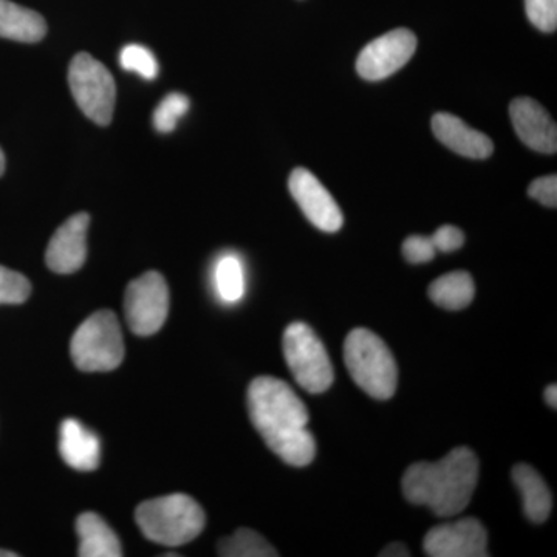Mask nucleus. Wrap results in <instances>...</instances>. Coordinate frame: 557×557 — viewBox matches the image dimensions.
I'll use <instances>...</instances> for the list:
<instances>
[{
  "label": "nucleus",
  "mask_w": 557,
  "mask_h": 557,
  "mask_svg": "<svg viewBox=\"0 0 557 557\" xmlns=\"http://www.w3.org/2000/svg\"><path fill=\"white\" fill-rule=\"evenodd\" d=\"M251 423L265 445L292 467H309L317 440L307 429L309 410L285 381L259 376L248 387Z\"/></svg>",
  "instance_id": "1"
},
{
  "label": "nucleus",
  "mask_w": 557,
  "mask_h": 557,
  "mask_svg": "<svg viewBox=\"0 0 557 557\" xmlns=\"http://www.w3.org/2000/svg\"><path fill=\"white\" fill-rule=\"evenodd\" d=\"M478 482L479 458L474 450L461 446L435 463L410 465L403 475V494L410 504L450 518L468 508Z\"/></svg>",
  "instance_id": "2"
},
{
  "label": "nucleus",
  "mask_w": 557,
  "mask_h": 557,
  "mask_svg": "<svg viewBox=\"0 0 557 557\" xmlns=\"http://www.w3.org/2000/svg\"><path fill=\"white\" fill-rule=\"evenodd\" d=\"M143 536L164 547H180L200 536L207 518L203 508L188 494L143 502L135 511Z\"/></svg>",
  "instance_id": "3"
},
{
  "label": "nucleus",
  "mask_w": 557,
  "mask_h": 557,
  "mask_svg": "<svg viewBox=\"0 0 557 557\" xmlns=\"http://www.w3.org/2000/svg\"><path fill=\"white\" fill-rule=\"evenodd\" d=\"M344 361L351 380L370 397L386 401L394 397L398 368L391 348L369 329H354L344 343Z\"/></svg>",
  "instance_id": "4"
},
{
  "label": "nucleus",
  "mask_w": 557,
  "mask_h": 557,
  "mask_svg": "<svg viewBox=\"0 0 557 557\" xmlns=\"http://www.w3.org/2000/svg\"><path fill=\"white\" fill-rule=\"evenodd\" d=\"M70 355L83 372H110L124 359V339L119 318L109 310L97 311L76 329Z\"/></svg>",
  "instance_id": "5"
},
{
  "label": "nucleus",
  "mask_w": 557,
  "mask_h": 557,
  "mask_svg": "<svg viewBox=\"0 0 557 557\" xmlns=\"http://www.w3.org/2000/svg\"><path fill=\"white\" fill-rule=\"evenodd\" d=\"M284 357L296 383L309 394H322L335 381L324 344L310 325L293 322L284 333Z\"/></svg>",
  "instance_id": "6"
},
{
  "label": "nucleus",
  "mask_w": 557,
  "mask_h": 557,
  "mask_svg": "<svg viewBox=\"0 0 557 557\" xmlns=\"http://www.w3.org/2000/svg\"><path fill=\"white\" fill-rule=\"evenodd\" d=\"M69 86L84 115L98 126H109L116 101V84L109 69L81 51L70 62Z\"/></svg>",
  "instance_id": "7"
},
{
  "label": "nucleus",
  "mask_w": 557,
  "mask_h": 557,
  "mask_svg": "<svg viewBox=\"0 0 557 557\" xmlns=\"http://www.w3.org/2000/svg\"><path fill=\"white\" fill-rule=\"evenodd\" d=\"M124 313L132 332L152 336L166 322L170 313V288L157 271H148L127 285Z\"/></svg>",
  "instance_id": "8"
},
{
  "label": "nucleus",
  "mask_w": 557,
  "mask_h": 557,
  "mask_svg": "<svg viewBox=\"0 0 557 557\" xmlns=\"http://www.w3.org/2000/svg\"><path fill=\"white\" fill-rule=\"evenodd\" d=\"M417 44V36L408 28H397L373 39L359 53L358 75L366 81L388 78L408 64Z\"/></svg>",
  "instance_id": "9"
},
{
  "label": "nucleus",
  "mask_w": 557,
  "mask_h": 557,
  "mask_svg": "<svg viewBox=\"0 0 557 557\" xmlns=\"http://www.w3.org/2000/svg\"><path fill=\"white\" fill-rule=\"evenodd\" d=\"M423 549L431 557H486L487 533L480 520L467 518L428 531Z\"/></svg>",
  "instance_id": "10"
},
{
  "label": "nucleus",
  "mask_w": 557,
  "mask_h": 557,
  "mask_svg": "<svg viewBox=\"0 0 557 557\" xmlns=\"http://www.w3.org/2000/svg\"><path fill=\"white\" fill-rule=\"evenodd\" d=\"M289 194L302 209L304 215L324 233L343 228V211L329 189L310 171L298 168L288 180Z\"/></svg>",
  "instance_id": "11"
},
{
  "label": "nucleus",
  "mask_w": 557,
  "mask_h": 557,
  "mask_svg": "<svg viewBox=\"0 0 557 557\" xmlns=\"http://www.w3.org/2000/svg\"><path fill=\"white\" fill-rule=\"evenodd\" d=\"M90 218L86 212L72 215L62 223L47 247V267L57 274H72L83 269L87 259V230Z\"/></svg>",
  "instance_id": "12"
},
{
  "label": "nucleus",
  "mask_w": 557,
  "mask_h": 557,
  "mask_svg": "<svg viewBox=\"0 0 557 557\" xmlns=\"http://www.w3.org/2000/svg\"><path fill=\"white\" fill-rule=\"evenodd\" d=\"M516 134L528 146L541 153L557 150V127L547 110L531 98H518L509 106Z\"/></svg>",
  "instance_id": "13"
},
{
  "label": "nucleus",
  "mask_w": 557,
  "mask_h": 557,
  "mask_svg": "<svg viewBox=\"0 0 557 557\" xmlns=\"http://www.w3.org/2000/svg\"><path fill=\"white\" fill-rule=\"evenodd\" d=\"M432 131L440 143L467 159L485 160L494 152V145L487 135L472 129L465 121L450 113H435Z\"/></svg>",
  "instance_id": "14"
},
{
  "label": "nucleus",
  "mask_w": 557,
  "mask_h": 557,
  "mask_svg": "<svg viewBox=\"0 0 557 557\" xmlns=\"http://www.w3.org/2000/svg\"><path fill=\"white\" fill-rule=\"evenodd\" d=\"M62 460L76 471L89 472L100 467L101 442L89 428L75 418L62 421L60 429Z\"/></svg>",
  "instance_id": "15"
},
{
  "label": "nucleus",
  "mask_w": 557,
  "mask_h": 557,
  "mask_svg": "<svg viewBox=\"0 0 557 557\" xmlns=\"http://www.w3.org/2000/svg\"><path fill=\"white\" fill-rule=\"evenodd\" d=\"M512 482L522 496L523 512L533 523H544L553 508L552 491L536 469L519 463L512 468Z\"/></svg>",
  "instance_id": "16"
},
{
  "label": "nucleus",
  "mask_w": 557,
  "mask_h": 557,
  "mask_svg": "<svg viewBox=\"0 0 557 557\" xmlns=\"http://www.w3.org/2000/svg\"><path fill=\"white\" fill-rule=\"evenodd\" d=\"M46 35L47 22L39 13L11 0H0V38L35 44Z\"/></svg>",
  "instance_id": "17"
},
{
  "label": "nucleus",
  "mask_w": 557,
  "mask_h": 557,
  "mask_svg": "<svg viewBox=\"0 0 557 557\" xmlns=\"http://www.w3.org/2000/svg\"><path fill=\"white\" fill-rule=\"evenodd\" d=\"M76 533L79 536L81 557L123 556L119 536L97 512L81 515L76 520Z\"/></svg>",
  "instance_id": "18"
},
{
  "label": "nucleus",
  "mask_w": 557,
  "mask_h": 557,
  "mask_svg": "<svg viewBox=\"0 0 557 557\" xmlns=\"http://www.w3.org/2000/svg\"><path fill=\"white\" fill-rule=\"evenodd\" d=\"M429 298L442 309L458 311L467 309L474 300V278L467 271H454L435 278L428 289Z\"/></svg>",
  "instance_id": "19"
},
{
  "label": "nucleus",
  "mask_w": 557,
  "mask_h": 557,
  "mask_svg": "<svg viewBox=\"0 0 557 557\" xmlns=\"http://www.w3.org/2000/svg\"><path fill=\"white\" fill-rule=\"evenodd\" d=\"M215 292L225 304L239 302L245 295V273L240 259L225 255L219 259L214 270Z\"/></svg>",
  "instance_id": "20"
},
{
  "label": "nucleus",
  "mask_w": 557,
  "mask_h": 557,
  "mask_svg": "<svg viewBox=\"0 0 557 557\" xmlns=\"http://www.w3.org/2000/svg\"><path fill=\"white\" fill-rule=\"evenodd\" d=\"M218 552L223 557H274L278 553L265 537L249 528H239L233 536L222 539Z\"/></svg>",
  "instance_id": "21"
},
{
  "label": "nucleus",
  "mask_w": 557,
  "mask_h": 557,
  "mask_svg": "<svg viewBox=\"0 0 557 557\" xmlns=\"http://www.w3.org/2000/svg\"><path fill=\"white\" fill-rule=\"evenodd\" d=\"M189 110L188 97H185L178 91L168 95L163 101L160 102L159 108L156 109L152 116L153 127L160 134H170L177 127L178 120Z\"/></svg>",
  "instance_id": "22"
},
{
  "label": "nucleus",
  "mask_w": 557,
  "mask_h": 557,
  "mask_svg": "<svg viewBox=\"0 0 557 557\" xmlns=\"http://www.w3.org/2000/svg\"><path fill=\"white\" fill-rule=\"evenodd\" d=\"M120 64L127 72L138 73L145 79H156L159 75V62L152 51L138 44H131L121 50Z\"/></svg>",
  "instance_id": "23"
},
{
  "label": "nucleus",
  "mask_w": 557,
  "mask_h": 557,
  "mask_svg": "<svg viewBox=\"0 0 557 557\" xmlns=\"http://www.w3.org/2000/svg\"><path fill=\"white\" fill-rule=\"evenodd\" d=\"M32 284L24 274L0 265V306H17L30 298Z\"/></svg>",
  "instance_id": "24"
},
{
  "label": "nucleus",
  "mask_w": 557,
  "mask_h": 557,
  "mask_svg": "<svg viewBox=\"0 0 557 557\" xmlns=\"http://www.w3.org/2000/svg\"><path fill=\"white\" fill-rule=\"evenodd\" d=\"M528 20L544 33H555L557 28V0H525Z\"/></svg>",
  "instance_id": "25"
},
{
  "label": "nucleus",
  "mask_w": 557,
  "mask_h": 557,
  "mask_svg": "<svg viewBox=\"0 0 557 557\" xmlns=\"http://www.w3.org/2000/svg\"><path fill=\"white\" fill-rule=\"evenodd\" d=\"M403 256L409 263H428L437 255L431 237L410 236L403 244Z\"/></svg>",
  "instance_id": "26"
},
{
  "label": "nucleus",
  "mask_w": 557,
  "mask_h": 557,
  "mask_svg": "<svg viewBox=\"0 0 557 557\" xmlns=\"http://www.w3.org/2000/svg\"><path fill=\"white\" fill-rule=\"evenodd\" d=\"M528 196L537 200L539 203L547 208L557 207V177L556 175H547L534 180L528 188Z\"/></svg>",
  "instance_id": "27"
},
{
  "label": "nucleus",
  "mask_w": 557,
  "mask_h": 557,
  "mask_svg": "<svg viewBox=\"0 0 557 557\" xmlns=\"http://www.w3.org/2000/svg\"><path fill=\"white\" fill-rule=\"evenodd\" d=\"M432 244L440 252H453L463 247L465 234L463 231L458 230L457 226L445 225L440 226L435 231L434 236L431 237Z\"/></svg>",
  "instance_id": "28"
},
{
  "label": "nucleus",
  "mask_w": 557,
  "mask_h": 557,
  "mask_svg": "<svg viewBox=\"0 0 557 557\" xmlns=\"http://www.w3.org/2000/svg\"><path fill=\"white\" fill-rule=\"evenodd\" d=\"M381 557H408L410 556L409 548L406 547L401 542H394V544L387 545L383 552L380 553Z\"/></svg>",
  "instance_id": "29"
},
{
  "label": "nucleus",
  "mask_w": 557,
  "mask_h": 557,
  "mask_svg": "<svg viewBox=\"0 0 557 557\" xmlns=\"http://www.w3.org/2000/svg\"><path fill=\"white\" fill-rule=\"evenodd\" d=\"M545 401L549 408H557V386L556 384H549L547 388H545Z\"/></svg>",
  "instance_id": "30"
},
{
  "label": "nucleus",
  "mask_w": 557,
  "mask_h": 557,
  "mask_svg": "<svg viewBox=\"0 0 557 557\" xmlns=\"http://www.w3.org/2000/svg\"><path fill=\"white\" fill-rule=\"evenodd\" d=\"M3 172H5V156H3V150L0 149V177H2Z\"/></svg>",
  "instance_id": "31"
},
{
  "label": "nucleus",
  "mask_w": 557,
  "mask_h": 557,
  "mask_svg": "<svg viewBox=\"0 0 557 557\" xmlns=\"http://www.w3.org/2000/svg\"><path fill=\"white\" fill-rule=\"evenodd\" d=\"M16 553L7 552V549H0V557H16Z\"/></svg>",
  "instance_id": "32"
}]
</instances>
